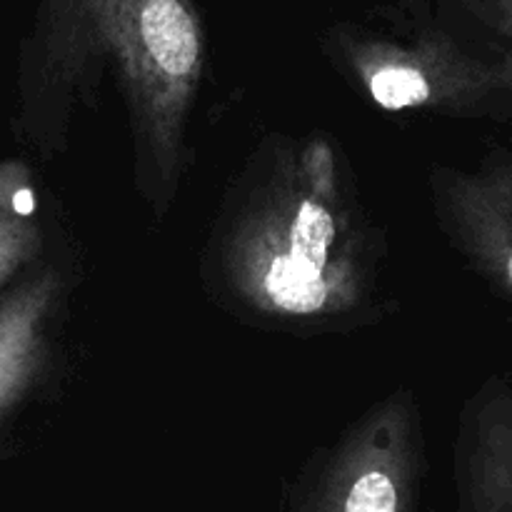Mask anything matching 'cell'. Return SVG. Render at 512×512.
<instances>
[{
    "mask_svg": "<svg viewBox=\"0 0 512 512\" xmlns=\"http://www.w3.org/2000/svg\"><path fill=\"white\" fill-rule=\"evenodd\" d=\"M420 468L418 410L393 395L343 440L293 512H418Z\"/></svg>",
    "mask_w": 512,
    "mask_h": 512,
    "instance_id": "277c9868",
    "label": "cell"
},
{
    "mask_svg": "<svg viewBox=\"0 0 512 512\" xmlns=\"http://www.w3.org/2000/svg\"><path fill=\"white\" fill-rule=\"evenodd\" d=\"M470 10L512 48V0H470Z\"/></svg>",
    "mask_w": 512,
    "mask_h": 512,
    "instance_id": "9c48e42d",
    "label": "cell"
},
{
    "mask_svg": "<svg viewBox=\"0 0 512 512\" xmlns=\"http://www.w3.org/2000/svg\"><path fill=\"white\" fill-rule=\"evenodd\" d=\"M40 243L33 175L18 160L0 163V285L35 258Z\"/></svg>",
    "mask_w": 512,
    "mask_h": 512,
    "instance_id": "ba28073f",
    "label": "cell"
},
{
    "mask_svg": "<svg viewBox=\"0 0 512 512\" xmlns=\"http://www.w3.org/2000/svg\"><path fill=\"white\" fill-rule=\"evenodd\" d=\"M195 0H38L23 45V80L50 128L113 78L133 123L150 195L168 200L185 160V128L205 73Z\"/></svg>",
    "mask_w": 512,
    "mask_h": 512,
    "instance_id": "6da1fadb",
    "label": "cell"
},
{
    "mask_svg": "<svg viewBox=\"0 0 512 512\" xmlns=\"http://www.w3.org/2000/svg\"><path fill=\"white\" fill-rule=\"evenodd\" d=\"M460 512H512V380H485L460 430Z\"/></svg>",
    "mask_w": 512,
    "mask_h": 512,
    "instance_id": "8992f818",
    "label": "cell"
},
{
    "mask_svg": "<svg viewBox=\"0 0 512 512\" xmlns=\"http://www.w3.org/2000/svg\"><path fill=\"white\" fill-rule=\"evenodd\" d=\"M403 23L338 25L330 50L378 108L445 110L512 120V48L475 43L430 18L423 0H400Z\"/></svg>",
    "mask_w": 512,
    "mask_h": 512,
    "instance_id": "3957f363",
    "label": "cell"
},
{
    "mask_svg": "<svg viewBox=\"0 0 512 512\" xmlns=\"http://www.w3.org/2000/svg\"><path fill=\"white\" fill-rule=\"evenodd\" d=\"M438 210L470 268L512 300V150L490 155L475 170H445Z\"/></svg>",
    "mask_w": 512,
    "mask_h": 512,
    "instance_id": "5b68a950",
    "label": "cell"
},
{
    "mask_svg": "<svg viewBox=\"0 0 512 512\" xmlns=\"http://www.w3.org/2000/svg\"><path fill=\"white\" fill-rule=\"evenodd\" d=\"M58 295V273L45 270L0 300V418L48 363V330Z\"/></svg>",
    "mask_w": 512,
    "mask_h": 512,
    "instance_id": "52a82bcc",
    "label": "cell"
},
{
    "mask_svg": "<svg viewBox=\"0 0 512 512\" xmlns=\"http://www.w3.org/2000/svg\"><path fill=\"white\" fill-rule=\"evenodd\" d=\"M225 263L240 298L275 318H335L360 303L363 260L328 140L280 163L235 225Z\"/></svg>",
    "mask_w": 512,
    "mask_h": 512,
    "instance_id": "7a4b0ae2",
    "label": "cell"
}]
</instances>
